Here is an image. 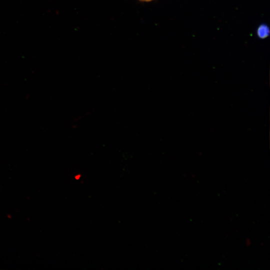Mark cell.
<instances>
[{
  "label": "cell",
  "mask_w": 270,
  "mask_h": 270,
  "mask_svg": "<svg viewBox=\"0 0 270 270\" xmlns=\"http://www.w3.org/2000/svg\"><path fill=\"white\" fill-rule=\"evenodd\" d=\"M256 34L260 38H265L270 34L269 27L266 24H262L257 28Z\"/></svg>",
  "instance_id": "6da1fadb"
},
{
  "label": "cell",
  "mask_w": 270,
  "mask_h": 270,
  "mask_svg": "<svg viewBox=\"0 0 270 270\" xmlns=\"http://www.w3.org/2000/svg\"><path fill=\"white\" fill-rule=\"evenodd\" d=\"M140 0L142 2H150V1H152V0Z\"/></svg>",
  "instance_id": "7a4b0ae2"
},
{
  "label": "cell",
  "mask_w": 270,
  "mask_h": 270,
  "mask_svg": "<svg viewBox=\"0 0 270 270\" xmlns=\"http://www.w3.org/2000/svg\"><path fill=\"white\" fill-rule=\"evenodd\" d=\"M8 217L9 218H11L10 215H10H8Z\"/></svg>",
  "instance_id": "3957f363"
}]
</instances>
